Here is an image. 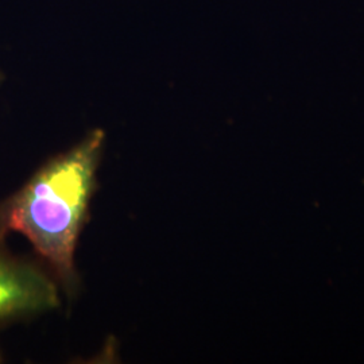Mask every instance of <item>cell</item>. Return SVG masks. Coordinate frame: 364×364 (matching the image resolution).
Listing matches in <instances>:
<instances>
[{"label": "cell", "mask_w": 364, "mask_h": 364, "mask_svg": "<svg viewBox=\"0 0 364 364\" xmlns=\"http://www.w3.org/2000/svg\"><path fill=\"white\" fill-rule=\"evenodd\" d=\"M1 82H3V75L0 73V84H1Z\"/></svg>", "instance_id": "cell-3"}, {"label": "cell", "mask_w": 364, "mask_h": 364, "mask_svg": "<svg viewBox=\"0 0 364 364\" xmlns=\"http://www.w3.org/2000/svg\"><path fill=\"white\" fill-rule=\"evenodd\" d=\"M60 305V287L53 274L14 254L0 237V326L52 312Z\"/></svg>", "instance_id": "cell-2"}, {"label": "cell", "mask_w": 364, "mask_h": 364, "mask_svg": "<svg viewBox=\"0 0 364 364\" xmlns=\"http://www.w3.org/2000/svg\"><path fill=\"white\" fill-rule=\"evenodd\" d=\"M105 132L92 130L48 159L13 195L0 201V237L25 236L68 294L77 287L75 255L88 219Z\"/></svg>", "instance_id": "cell-1"}]
</instances>
